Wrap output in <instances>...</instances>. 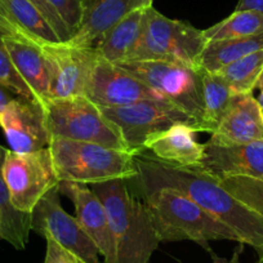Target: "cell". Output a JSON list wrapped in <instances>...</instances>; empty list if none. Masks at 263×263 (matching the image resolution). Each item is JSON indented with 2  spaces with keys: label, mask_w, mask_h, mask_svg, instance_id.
<instances>
[{
  "label": "cell",
  "mask_w": 263,
  "mask_h": 263,
  "mask_svg": "<svg viewBox=\"0 0 263 263\" xmlns=\"http://www.w3.org/2000/svg\"><path fill=\"white\" fill-rule=\"evenodd\" d=\"M212 257H213V263H223L224 262L223 259H219L216 254H212Z\"/></svg>",
  "instance_id": "d590c367"
},
{
  "label": "cell",
  "mask_w": 263,
  "mask_h": 263,
  "mask_svg": "<svg viewBox=\"0 0 263 263\" xmlns=\"http://www.w3.org/2000/svg\"><path fill=\"white\" fill-rule=\"evenodd\" d=\"M235 95H250L263 72V49L234 61L218 70Z\"/></svg>",
  "instance_id": "484cf974"
},
{
  "label": "cell",
  "mask_w": 263,
  "mask_h": 263,
  "mask_svg": "<svg viewBox=\"0 0 263 263\" xmlns=\"http://www.w3.org/2000/svg\"><path fill=\"white\" fill-rule=\"evenodd\" d=\"M7 148L0 145V239L24 250L30 241L31 214L17 211L11 201L8 186L3 176V163Z\"/></svg>",
  "instance_id": "44dd1931"
},
{
  "label": "cell",
  "mask_w": 263,
  "mask_h": 263,
  "mask_svg": "<svg viewBox=\"0 0 263 263\" xmlns=\"http://www.w3.org/2000/svg\"><path fill=\"white\" fill-rule=\"evenodd\" d=\"M145 204L160 242L190 240L213 254L208 242L230 240L241 244L239 235L227 224L173 189L146 191Z\"/></svg>",
  "instance_id": "3957f363"
},
{
  "label": "cell",
  "mask_w": 263,
  "mask_h": 263,
  "mask_svg": "<svg viewBox=\"0 0 263 263\" xmlns=\"http://www.w3.org/2000/svg\"><path fill=\"white\" fill-rule=\"evenodd\" d=\"M195 171L214 178L226 176H248L263 179V141L244 145L223 146L204 143V158Z\"/></svg>",
  "instance_id": "2e32d148"
},
{
  "label": "cell",
  "mask_w": 263,
  "mask_h": 263,
  "mask_svg": "<svg viewBox=\"0 0 263 263\" xmlns=\"http://www.w3.org/2000/svg\"><path fill=\"white\" fill-rule=\"evenodd\" d=\"M50 77L49 100L84 96L87 83L100 53L96 48L69 43H40Z\"/></svg>",
  "instance_id": "8fae6325"
},
{
  "label": "cell",
  "mask_w": 263,
  "mask_h": 263,
  "mask_svg": "<svg viewBox=\"0 0 263 263\" xmlns=\"http://www.w3.org/2000/svg\"><path fill=\"white\" fill-rule=\"evenodd\" d=\"M200 70L204 98V115L200 132L213 135L236 95L218 72Z\"/></svg>",
  "instance_id": "603a6c76"
},
{
  "label": "cell",
  "mask_w": 263,
  "mask_h": 263,
  "mask_svg": "<svg viewBox=\"0 0 263 263\" xmlns=\"http://www.w3.org/2000/svg\"><path fill=\"white\" fill-rule=\"evenodd\" d=\"M263 141V110L257 98L236 95L209 142L232 146Z\"/></svg>",
  "instance_id": "ac0fdd59"
},
{
  "label": "cell",
  "mask_w": 263,
  "mask_h": 263,
  "mask_svg": "<svg viewBox=\"0 0 263 263\" xmlns=\"http://www.w3.org/2000/svg\"><path fill=\"white\" fill-rule=\"evenodd\" d=\"M135 161L143 192L164 187L177 190L234 230L241 244L254 248L258 255L263 254V217L236 200L221 186L218 179L195 169L166 165L147 151L136 154Z\"/></svg>",
  "instance_id": "6da1fadb"
},
{
  "label": "cell",
  "mask_w": 263,
  "mask_h": 263,
  "mask_svg": "<svg viewBox=\"0 0 263 263\" xmlns=\"http://www.w3.org/2000/svg\"><path fill=\"white\" fill-rule=\"evenodd\" d=\"M84 96L100 107L125 106L143 100L165 101L135 75L101 55L90 72Z\"/></svg>",
  "instance_id": "7c38bea8"
},
{
  "label": "cell",
  "mask_w": 263,
  "mask_h": 263,
  "mask_svg": "<svg viewBox=\"0 0 263 263\" xmlns=\"http://www.w3.org/2000/svg\"><path fill=\"white\" fill-rule=\"evenodd\" d=\"M3 176L13 206L29 214L40 199L60 183L49 147L27 154L8 150L4 158Z\"/></svg>",
  "instance_id": "9c48e42d"
},
{
  "label": "cell",
  "mask_w": 263,
  "mask_h": 263,
  "mask_svg": "<svg viewBox=\"0 0 263 263\" xmlns=\"http://www.w3.org/2000/svg\"><path fill=\"white\" fill-rule=\"evenodd\" d=\"M235 11H257L263 13V0H239Z\"/></svg>",
  "instance_id": "d6a6232c"
},
{
  "label": "cell",
  "mask_w": 263,
  "mask_h": 263,
  "mask_svg": "<svg viewBox=\"0 0 263 263\" xmlns=\"http://www.w3.org/2000/svg\"><path fill=\"white\" fill-rule=\"evenodd\" d=\"M217 179L236 200L263 217V179L248 176H226Z\"/></svg>",
  "instance_id": "4316f807"
},
{
  "label": "cell",
  "mask_w": 263,
  "mask_h": 263,
  "mask_svg": "<svg viewBox=\"0 0 263 263\" xmlns=\"http://www.w3.org/2000/svg\"><path fill=\"white\" fill-rule=\"evenodd\" d=\"M45 2L54 9L55 13L61 17L63 24L67 26L74 36L82 18L83 0H45Z\"/></svg>",
  "instance_id": "f1b7e54d"
},
{
  "label": "cell",
  "mask_w": 263,
  "mask_h": 263,
  "mask_svg": "<svg viewBox=\"0 0 263 263\" xmlns=\"http://www.w3.org/2000/svg\"><path fill=\"white\" fill-rule=\"evenodd\" d=\"M7 32L0 30V87L11 93L16 95L17 97L29 98V100H35L31 89L29 85L25 83L21 75L18 74L17 69L14 67L12 58L7 50L6 44H4V36ZM9 35V34H8Z\"/></svg>",
  "instance_id": "83f0119b"
},
{
  "label": "cell",
  "mask_w": 263,
  "mask_h": 263,
  "mask_svg": "<svg viewBox=\"0 0 263 263\" xmlns=\"http://www.w3.org/2000/svg\"><path fill=\"white\" fill-rule=\"evenodd\" d=\"M60 196L57 186L40 199L31 212V231L44 239H53L74 253L83 263H103L100 259V250L78 219L62 208Z\"/></svg>",
  "instance_id": "30bf717a"
},
{
  "label": "cell",
  "mask_w": 263,
  "mask_h": 263,
  "mask_svg": "<svg viewBox=\"0 0 263 263\" xmlns=\"http://www.w3.org/2000/svg\"><path fill=\"white\" fill-rule=\"evenodd\" d=\"M197 133L194 126L177 124L148 136L143 150L166 165L192 169L204 158V145L197 142Z\"/></svg>",
  "instance_id": "e0dca14e"
},
{
  "label": "cell",
  "mask_w": 263,
  "mask_h": 263,
  "mask_svg": "<svg viewBox=\"0 0 263 263\" xmlns=\"http://www.w3.org/2000/svg\"><path fill=\"white\" fill-rule=\"evenodd\" d=\"M44 111L50 137L130 151L119 129L103 115L100 106L85 96L49 100L44 105Z\"/></svg>",
  "instance_id": "8992f818"
},
{
  "label": "cell",
  "mask_w": 263,
  "mask_h": 263,
  "mask_svg": "<svg viewBox=\"0 0 263 263\" xmlns=\"http://www.w3.org/2000/svg\"><path fill=\"white\" fill-rule=\"evenodd\" d=\"M4 44L14 67L31 89L34 98L43 106L49 101L50 77L47 58L40 43L7 34Z\"/></svg>",
  "instance_id": "d6986e66"
},
{
  "label": "cell",
  "mask_w": 263,
  "mask_h": 263,
  "mask_svg": "<svg viewBox=\"0 0 263 263\" xmlns=\"http://www.w3.org/2000/svg\"><path fill=\"white\" fill-rule=\"evenodd\" d=\"M11 100H13V97H12L9 93H7L4 88L0 87V114L3 112L4 108L7 107V105L11 102Z\"/></svg>",
  "instance_id": "836d02e7"
},
{
  "label": "cell",
  "mask_w": 263,
  "mask_h": 263,
  "mask_svg": "<svg viewBox=\"0 0 263 263\" xmlns=\"http://www.w3.org/2000/svg\"><path fill=\"white\" fill-rule=\"evenodd\" d=\"M107 212L116 245V263H148L160 244L145 201L129 192L125 179L92 184Z\"/></svg>",
  "instance_id": "7a4b0ae2"
},
{
  "label": "cell",
  "mask_w": 263,
  "mask_h": 263,
  "mask_svg": "<svg viewBox=\"0 0 263 263\" xmlns=\"http://www.w3.org/2000/svg\"><path fill=\"white\" fill-rule=\"evenodd\" d=\"M257 263H263V254H259V258H258Z\"/></svg>",
  "instance_id": "8d00e7d4"
},
{
  "label": "cell",
  "mask_w": 263,
  "mask_h": 263,
  "mask_svg": "<svg viewBox=\"0 0 263 263\" xmlns=\"http://www.w3.org/2000/svg\"><path fill=\"white\" fill-rule=\"evenodd\" d=\"M262 49L263 31L252 36L206 43L199 58V67L205 71L217 72L223 66Z\"/></svg>",
  "instance_id": "7402d4cb"
},
{
  "label": "cell",
  "mask_w": 263,
  "mask_h": 263,
  "mask_svg": "<svg viewBox=\"0 0 263 263\" xmlns=\"http://www.w3.org/2000/svg\"><path fill=\"white\" fill-rule=\"evenodd\" d=\"M263 31V13L257 11H234L227 18L203 30L206 43L252 36Z\"/></svg>",
  "instance_id": "d4e9b609"
},
{
  "label": "cell",
  "mask_w": 263,
  "mask_h": 263,
  "mask_svg": "<svg viewBox=\"0 0 263 263\" xmlns=\"http://www.w3.org/2000/svg\"><path fill=\"white\" fill-rule=\"evenodd\" d=\"M257 89L259 90V96H258L257 101H258V103H259L260 107H262V110H263V72L260 74L259 80H258V83H257Z\"/></svg>",
  "instance_id": "e575fe53"
},
{
  "label": "cell",
  "mask_w": 263,
  "mask_h": 263,
  "mask_svg": "<svg viewBox=\"0 0 263 263\" xmlns=\"http://www.w3.org/2000/svg\"><path fill=\"white\" fill-rule=\"evenodd\" d=\"M0 30L9 35H13V36H18L22 37V39H26V40H31L30 37H27L16 25L13 24V21L11 20L9 17L8 12H7L6 7H4L3 2L0 0ZM34 42V40H31Z\"/></svg>",
  "instance_id": "1f68e13d"
},
{
  "label": "cell",
  "mask_w": 263,
  "mask_h": 263,
  "mask_svg": "<svg viewBox=\"0 0 263 263\" xmlns=\"http://www.w3.org/2000/svg\"><path fill=\"white\" fill-rule=\"evenodd\" d=\"M137 79L163 96L199 124L200 132L204 115L201 70L181 63L164 61H128L116 63Z\"/></svg>",
  "instance_id": "52a82bcc"
},
{
  "label": "cell",
  "mask_w": 263,
  "mask_h": 263,
  "mask_svg": "<svg viewBox=\"0 0 263 263\" xmlns=\"http://www.w3.org/2000/svg\"><path fill=\"white\" fill-rule=\"evenodd\" d=\"M30 2H31L32 4H35L36 8L42 12L43 16H44L45 20L49 22V25L52 26V29L54 30V32L57 34V36L60 37L61 42L66 43L71 39L72 35L71 32H70V30L67 29V26H66V25L63 24L62 20H61V17L55 13L54 9H53L45 0H30Z\"/></svg>",
  "instance_id": "f546056e"
},
{
  "label": "cell",
  "mask_w": 263,
  "mask_h": 263,
  "mask_svg": "<svg viewBox=\"0 0 263 263\" xmlns=\"http://www.w3.org/2000/svg\"><path fill=\"white\" fill-rule=\"evenodd\" d=\"M206 45L203 30L159 13L153 6L147 11L145 31L128 61H164L199 69V58Z\"/></svg>",
  "instance_id": "5b68a950"
},
{
  "label": "cell",
  "mask_w": 263,
  "mask_h": 263,
  "mask_svg": "<svg viewBox=\"0 0 263 263\" xmlns=\"http://www.w3.org/2000/svg\"><path fill=\"white\" fill-rule=\"evenodd\" d=\"M11 150L18 154L34 153L49 146L50 135L45 123L44 106L36 100L14 97L0 114Z\"/></svg>",
  "instance_id": "4fadbf2b"
},
{
  "label": "cell",
  "mask_w": 263,
  "mask_h": 263,
  "mask_svg": "<svg viewBox=\"0 0 263 263\" xmlns=\"http://www.w3.org/2000/svg\"><path fill=\"white\" fill-rule=\"evenodd\" d=\"M100 108L119 129L129 150L136 154L145 151L143 143L148 136L177 124L194 126L199 130V124L194 118L168 101L143 100L130 105Z\"/></svg>",
  "instance_id": "ba28073f"
},
{
  "label": "cell",
  "mask_w": 263,
  "mask_h": 263,
  "mask_svg": "<svg viewBox=\"0 0 263 263\" xmlns=\"http://www.w3.org/2000/svg\"><path fill=\"white\" fill-rule=\"evenodd\" d=\"M47 252L44 263H83L74 253L65 249L50 237H47Z\"/></svg>",
  "instance_id": "4dcf8cb0"
},
{
  "label": "cell",
  "mask_w": 263,
  "mask_h": 263,
  "mask_svg": "<svg viewBox=\"0 0 263 263\" xmlns=\"http://www.w3.org/2000/svg\"><path fill=\"white\" fill-rule=\"evenodd\" d=\"M150 2H151V3H154V0H150Z\"/></svg>",
  "instance_id": "74e56055"
},
{
  "label": "cell",
  "mask_w": 263,
  "mask_h": 263,
  "mask_svg": "<svg viewBox=\"0 0 263 263\" xmlns=\"http://www.w3.org/2000/svg\"><path fill=\"white\" fill-rule=\"evenodd\" d=\"M13 24L36 43H58L60 37L30 0H2Z\"/></svg>",
  "instance_id": "cb8c5ba5"
},
{
  "label": "cell",
  "mask_w": 263,
  "mask_h": 263,
  "mask_svg": "<svg viewBox=\"0 0 263 263\" xmlns=\"http://www.w3.org/2000/svg\"><path fill=\"white\" fill-rule=\"evenodd\" d=\"M58 190L72 201L75 218L92 239L102 255L103 263H116V245L107 212L96 192L87 184L60 182Z\"/></svg>",
  "instance_id": "5bb4252c"
},
{
  "label": "cell",
  "mask_w": 263,
  "mask_h": 263,
  "mask_svg": "<svg viewBox=\"0 0 263 263\" xmlns=\"http://www.w3.org/2000/svg\"><path fill=\"white\" fill-rule=\"evenodd\" d=\"M0 240H2V239H0Z\"/></svg>",
  "instance_id": "f35d334b"
},
{
  "label": "cell",
  "mask_w": 263,
  "mask_h": 263,
  "mask_svg": "<svg viewBox=\"0 0 263 263\" xmlns=\"http://www.w3.org/2000/svg\"><path fill=\"white\" fill-rule=\"evenodd\" d=\"M48 147L60 182L92 186L116 179L128 181L138 174L133 151L60 137L50 138Z\"/></svg>",
  "instance_id": "277c9868"
},
{
  "label": "cell",
  "mask_w": 263,
  "mask_h": 263,
  "mask_svg": "<svg viewBox=\"0 0 263 263\" xmlns=\"http://www.w3.org/2000/svg\"><path fill=\"white\" fill-rule=\"evenodd\" d=\"M148 8L130 12L101 39L96 47L101 57L112 63L124 62L129 57L145 31Z\"/></svg>",
  "instance_id": "ffe728a7"
},
{
  "label": "cell",
  "mask_w": 263,
  "mask_h": 263,
  "mask_svg": "<svg viewBox=\"0 0 263 263\" xmlns=\"http://www.w3.org/2000/svg\"><path fill=\"white\" fill-rule=\"evenodd\" d=\"M150 0H83L82 18L69 44L96 48L103 36L130 12L151 7Z\"/></svg>",
  "instance_id": "9a60e30c"
}]
</instances>
